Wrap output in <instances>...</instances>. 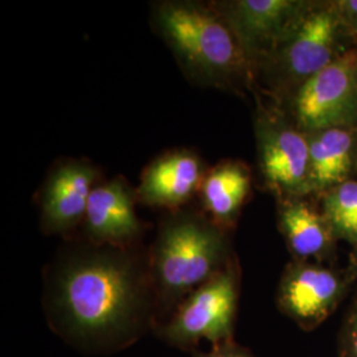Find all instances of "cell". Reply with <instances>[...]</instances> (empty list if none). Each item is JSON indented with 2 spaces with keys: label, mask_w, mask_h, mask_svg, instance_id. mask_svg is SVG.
<instances>
[{
  "label": "cell",
  "mask_w": 357,
  "mask_h": 357,
  "mask_svg": "<svg viewBox=\"0 0 357 357\" xmlns=\"http://www.w3.org/2000/svg\"><path fill=\"white\" fill-rule=\"evenodd\" d=\"M315 3L299 0H241L233 6V26L243 48L282 47Z\"/></svg>",
  "instance_id": "52a82bcc"
},
{
  "label": "cell",
  "mask_w": 357,
  "mask_h": 357,
  "mask_svg": "<svg viewBox=\"0 0 357 357\" xmlns=\"http://www.w3.org/2000/svg\"><path fill=\"white\" fill-rule=\"evenodd\" d=\"M138 291L128 266L93 258L68 268L60 280L59 305L75 331L101 336L121 330L131 319Z\"/></svg>",
  "instance_id": "6da1fadb"
},
{
  "label": "cell",
  "mask_w": 357,
  "mask_h": 357,
  "mask_svg": "<svg viewBox=\"0 0 357 357\" xmlns=\"http://www.w3.org/2000/svg\"><path fill=\"white\" fill-rule=\"evenodd\" d=\"M216 230L197 221H180L168 227L158 246L156 268L162 284L181 293L213 278L222 255Z\"/></svg>",
  "instance_id": "277c9868"
},
{
  "label": "cell",
  "mask_w": 357,
  "mask_h": 357,
  "mask_svg": "<svg viewBox=\"0 0 357 357\" xmlns=\"http://www.w3.org/2000/svg\"><path fill=\"white\" fill-rule=\"evenodd\" d=\"M343 290L344 283L330 268L302 264L286 273L281 305L299 324L314 327L331 314Z\"/></svg>",
  "instance_id": "9c48e42d"
},
{
  "label": "cell",
  "mask_w": 357,
  "mask_h": 357,
  "mask_svg": "<svg viewBox=\"0 0 357 357\" xmlns=\"http://www.w3.org/2000/svg\"><path fill=\"white\" fill-rule=\"evenodd\" d=\"M159 23L190 64L217 76L243 69L245 50L240 38L215 15L191 4H166L159 11Z\"/></svg>",
  "instance_id": "7a4b0ae2"
},
{
  "label": "cell",
  "mask_w": 357,
  "mask_h": 357,
  "mask_svg": "<svg viewBox=\"0 0 357 357\" xmlns=\"http://www.w3.org/2000/svg\"><path fill=\"white\" fill-rule=\"evenodd\" d=\"M94 172L89 167L72 163L59 168L44 195V218L52 229L63 230L75 225L86 215Z\"/></svg>",
  "instance_id": "8fae6325"
},
{
  "label": "cell",
  "mask_w": 357,
  "mask_h": 357,
  "mask_svg": "<svg viewBox=\"0 0 357 357\" xmlns=\"http://www.w3.org/2000/svg\"><path fill=\"white\" fill-rule=\"evenodd\" d=\"M342 240H345V241H348V243L357 246V216L352 221V224L348 227V229L345 230Z\"/></svg>",
  "instance_id": "d6986e66"
},
{
  "label": "cell",
  "mask_w": 357,
  "mask_h": 357,
  "mask_svg": "<svg viewBox=\"0 0 357 357\" xmlns=\"http://www.w3.org/2000/svg\"><path fill=\"white\" fill-rule=\"evenodd\" d=\"M344 38L333 1L315 3L280 50L284 73L301 86L348 51Z\"/></svg>",
  "instance_id": "5b68a950"
},
{
  "label": "cell",
  "mask_w": 357,
  "mask_h": 357,
  "mask_svg": "<svg viewBox=\"0 0 357 357\" xmlns=\"http://www.w3.org/2000/svg\"><path fill=\"white\" fill-rule=\"evenodd\" d=\"M249 187L250 178L243 167H220L205 181V204L215 216L228 220L243 205Z\"/></svg>",
  "instance_id": "9a60e30c"
},
{
  "label": "cell",
  "mask_w": 357,
  "mask_h": 357,
  "mask_svg": "<svg viewBox=\"0 0 357 357\" xmlns=\"http://www.w3.org/2000/svg\"><path fill=\"white\" fill-rule=\"evenodd\" d=\"M236 301L233 277L228 273L215 275L180 308L167 328V336L183 344L227 339L233 327Z\"/></svg>",
  "instance_id": "8992f818"
},
{
  "label": "cell",
  "mask_w": 357,
  "mask_h": 357,
  "mask_svg": "<svg viewBox=\"0 0 357 357\" xmlns=\"http://www.w3.org/2000/svg\"><path fill=\"white\" fill-rule=\"evenodd\" d=\"M343 357H357V305L345 330Z\"/></svg>",
  "instance_id": "ac0fdd59"
},
{
  "label": "cell",
  "mask_w": 357,
  "mask_h": 357,
  "mask_svg": "<svg viewBox=\"0 0 357 357\" xmlns=\"http://www.w3.org/2000/svg\"><path fill=\"white\" fill-rule=\"evenodd\" d=\"M208 357H250L248 356V355H243L241 352H238V351H218L216 354H213V355H211V356Z\"/></svg>",
  "instance_id": "ffe728a7"
},
{
  "label": "cell",
  "mask_w": 357,
  "mask_h": 357,
  "mask_svg": "<svg viewBox=\"0 0 357 357\" xmlns=\"http://www.w3.org/2000/svg\"><path fill=\"white\" fill-rule=\"evenodd\" d=\"M333 6L345 35L357 40V0H336Z\"/></svg>",
  "instance_id": "e0dca14e"
},
{
  "label": "cell",
  "mask_w": 357,
  "mask_h": 357,
  "mask_svg": "<svg viewBox=\"0 0 357 357\" xmlns=\"http://www.w3.org/2000/svg\"><path fill=\"white\" fill-rule=\"evenodd\" d=\"M298 126L307 134L357 128V50H348L302 84L295 96Z\"/></svg>",
  "instance_id": "3957f363"
},
{
  "label": "cell",
  "mask_w": 357,
  "mask_h": 357,
  "mask_svg": "<svg viewBox=\"0 0 357 357\" xmlns=\"http://www.w3.org/2000/svg\"><path fill=\"white\" fill-rule=\"evenodd\" d=\"M355 132L352 128H328L307 134L311 191H331L351 180L357 163Z\"/></svg>",
  "instance_id": "30bf717a"
},
{
  "label": "cell",
  "mask_w": 357,
  "mask_h": 357,
  "mask_svg": "<svg viewBox=\"0 0 357 357\" xmlns=\"http://www.w3.org/2000/svg\"><path fill=\"white\" fill-rule=\"evenodd\" d=\"M200 178V163L190 153L169 155L146 172L142 196L150 204L175 205L187 200Z\"/></svg>",
  "instance_id": "4fadbf2b"
},
{
  "label": "cell",
  "mask_w": 357,
  "mask_h": 357,
  "mask_svg": "<svg viewBox=\"0 0 357 357\" xmlns=\"http://www.w3.org/2000/svg\"><path fill=\"white\" fill-rule=\"evenodd\" d=\"M261 167L268 183L286 193L310 190L308 137L287 125H268L259 134Z\"/></svg>",
  "instance_id": "ba28073f"
},
{
  "label": "cell",
  "mask_w": 357,
  "mask_h": 357,
  "mask_svg": "<svg viewBox=\"0 0 357 357\" xmlns=\"http://www.w3.org/2000/svg\"><path fill=\"white\" fill-rule=\"evenodd\" d=\"M85 217L90 233L102 241L122 243L139 229L131 197L121 183L93 188Z\"/></svg>",
  "instance_id": "7c38bea8"
},
{
  "label": "cell",
  "mask_w": 357,
  "mask_h": 357,
  "mask_svg": "<svg viewBox=\"0 0 357 357\" xmlns=\"http://www.w3.org/2000/svg\"><path fill=\"white\" fill-rule=\"evenodd\" d=\"M281 224L290 248L301 258L319 257L330 248L333 236L326 218L303 202L286 205Z\"/></svg>",
  "instance_id": "5bb4252c"
},
{
  "label": "cell",
  "mask_w": 357,
  "mask_h": 357,
  "mask_svg": "<svg viewBox=\"0 0 357 357\" xmlns=\"http://www.w3.org/2000/svg\"><path fill=\"white\" fill-rule=\"evenodd\" d=\"M324 218L332 236L342 238L345 230L357 216V181L348 180L343 184L326 192Z\"/></svg>",
  "instance_id": "2e32d148"
}]
</instances>
